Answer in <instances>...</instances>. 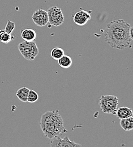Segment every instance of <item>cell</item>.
I'll return each mask as SVG.
<instances>
[{
	"instance_id": "obj_16",
	"label": "cell",
	"mask_w": 133,
	"mask_h": 147,
	"mask_svg": "<svg viewBox=\"0 0 133 147\" xmlns=\"http://www.w3.org/2000/svg\"><path fill=\"white\" fill-rule=\"evenodd\" d=\"M38 99V94L32 90H30L27 96V102L34 103L36 102Z\"/></svg>"
},
{
	"instance_id": "obj_4",
	"label": "cell",
	"mask_w": 133,
	"mask_h": 147,
	"mask_svg": "<svg viewBox=\"0 0 133 147\" xmlns=\"http://www.w3.org/2000/svg\"><path fill=\"white\" fill-rule=\"evenodd\" d=\"M101 111L106 114L115 115L118 106V98L114 95H103L99 99Z\"/></svg>"
},
{
	"instance_id": "obj_18",
	"label": "cell",
	"mask_w": 133,
	"mask_h": 147,
	"mask_svg": "<svg viewBox=\"0 0 133 147\" xmlns=\"http://www.w3.org/2000/svg\"><path fill=\"white\" fill-rule=\"evenodd\" d=\"M129 35H130V38L133 40V27L131 26L130 28V30H129Z\"/></svg>"
},
{
	"instance_id": "obj_10",
	"label": "cell",
	"mask_w": 133,
	"mask_h": 147,
	"mask_svg": "<svg viewBox=\"0 0 133 147\" xmlns=\"http://www.w3.org/2000/svg\"><path fill=\"white\" fill-rule=\"evenodd\" d=\"M115 114L119 119H124L133 117V110L126 107H121L117 109Z\"/></svg>"
},
{
	"instance_id": "obj_1",
	"label": "cell",
	"mask_w": 133,
	"mask_h": 147,
	"mask_svg": "<svg viewBox=\"0 0 133 147\" xmlns=\"http://www.w3.org/2000/svg\"><path fill=\"white\" fill-rule=\"evenodd\" d=\"M130 24L123 19L109 22L105 28L104 37L106 42L112 48L122 50L132 47L133 40L129 35Z\"/></svg>"
},
{
	"instance_id": "obj_5",
	"label": "cell",
	"mask_w": 133,
	"mask_h": 147,
	"mask_svg": "<svg viewBox=\"0 0 133 147\" xmlns=\"http://www.w3.org/2000/svg\"><path fill=\"white\" fill-rule=\"evenodd\" d=\"M48 22L51 25L58 27L65 21V18L61 8L56 6L51 7L47 11Z\"/></svg>"
},
{
	"instance_id": "obj_2",
	"label": "cell",
	"mask_w": 133,
	"mask_h": 147,
	"mask_svg": "<svg viewBox=\"0 0 133 147\" xmlns=\"http://www.w3.org/2000/svg\"><path fill=\"white\" fill-rule=\"evenodd\" d=\"M40 125L44 135L49 139L68 132L58 110L48 111L42 114Z\"/></svg>"
},
{
	"instance_id": "obj_9",
	"label": "cell",
	"mask_w": 133,
	"mask_h": 147,
	"mask_svg": "<svg viewBox=\"0 0 133 147\" xmlns=\"http://www.w3.org/2000/svg\"><path fill=\"white\" fill-rule=\"evenodd\" d=\"M21 36L24 41H35L37 36V33L34 28H26L21 31Z\"/></svg>"
},
{
	"instance_id": "obj_17",
	"label": "cell",
	"mask_w": 133,
	"mask_h": 147,
	"mask_svg": "<svg viewBox=\"0 0 133 147\" xmlns=\"http://www.w3.org/2000/svg\"><path fill=\"white\" fill-rule=\"evenodd\" d=\"M15 27H16L15 22H12L10 20H8L4 30L8 34H11L13 32V31H14V30L15 29Z\"/></svg>"
},
{
	"instance_id": "obj_13",
	"label": "cell",
	"mask_w": 133,
	"mask_h": 147,
	"mask_svg": "<svg viewBox=\"0 0 133 147\" xmlns=\"http://www.w3.org/2000/svg\"><path fill=\"white\" fill-rule=\"evenodd\" d=\"M29 91L30 90L26 87H22L16 92V96L20 101L23 102H27V96Z\"/></svg>"
},
{
	"instance_id": "obj_14",
	"label": "cell",
	"mask_w": 133,
	"mask_h": 147,
	"mask_svg": "<svg viewBox=\"0 0 133 147\" xmlns=\"http://www.w3.org/2000/svg\"><path fill=\"white\" fill-rule=\"evenodd\" d=\"M15 38V37L6 32L4 30H0V41L5 44H7Z\"/></svg>"
},
{
	"instance_id": "obj_15",
	"label": "cell",
	"mask_w": 133,
	"mask_h": 147,
	"mask_svg": "<svg viewBox=\"0 0 133 147\" xmlns=\"http://www.w3.org/2000/svg\"><path fill=\"white\" fill-rule=\"evenodd\" d=\"M65 55L63 49L60 47H54L51 51V55L53 59L58 61Z\"/></svg>"
},
{
	"instance_id": "obj_6",
	"label": "cell",
	"mask_w": 133,
	"mask_h": 147,
	"mask_svg": "<svg viewBox=\"0 0 133 147\" xmlns=\"http://www.w3.org/2000/svg\"><path fill=\"white\" fill-rule=\"evenodd\" d=\"M50 145L53 147H78L82 146L79 144L71 141L68 136H66L63 139H62L58 136L51 139Z\"/></svg>"
},
{
	"instance_id": "obj_8",
	"label": "cell",
	"mask_w": 133,
	"mask_h": 147,
	"mask_svg": "<svg viewBox=\"0 0 133 147\" xmlns=\"http://www.w3.org/2000/svg\"><path fill=\"white\" fill-rule=\"evenodd\" d=\"M91 18L90 13L86 10H80L73 16L74 22L76 25L79 26H82L85 25L88 20Z\"/></svg>"
},
{
	"instance_id": "obj_3",
	"label": "cell",
	"mask_w": 133,
	"mask_h": 147,
	"mask_svg": "<svg viewBox=\"0 0 133 147\" xmlns=\"http://www.w3.org/2000/svg\"><path fill=\"white\" fill-rule=\"evenodd\" d=\"M18 49L22 56L27 61H34L38 55V47L35 41H26L20 42Z\"/></svg>"
},
{
	"instance_id": "obj_11",
	"label": "cell",
	"mask_w": 133,
	"mask_h": 147,
	"mask_svg": "<svg viewBox=\"0 0 133 147\" xmlns=\"http://www.w3.org/2000/svg\"><path fill=\"white\" fill-rule=\"evenodd\" d=\"M58 63L62 68L66 69L70 67L72 65L73 61L69 55H64L58 60Z\"/></svg>"
},
{
	"instance_id": "obj_12",
	"label": "cell",
	"mask_w": 133,
	"mask_h": 147,
	"mask_svg": "<svg viewBox=\"0 0 133 147\" xmlns=\"http://www.w3.org/2000/svg\"><path fill=\"white\" fill-rule=\"evenodd\" d=\"M119 124L121 127L125 131H128L132 130L133 129V117L120 119Z\"/></svg>"
},
{
	"instance_id": "obj_7",
	"label": "cell",
	"mask_w": 133,
	"mask_h": 147,
	"mask_svg": "<svg viewBox=\"0 0 133 147\" xmlns=\"http://www.w3.org/2000/svg\"><path fill=\"white\" fill-rule=\"evenodd\" d=\"M32 19L34 23L39 27H44L48 23L47 11L43 9H38L35 11Z\"/></svg>"
}]
</instances>
